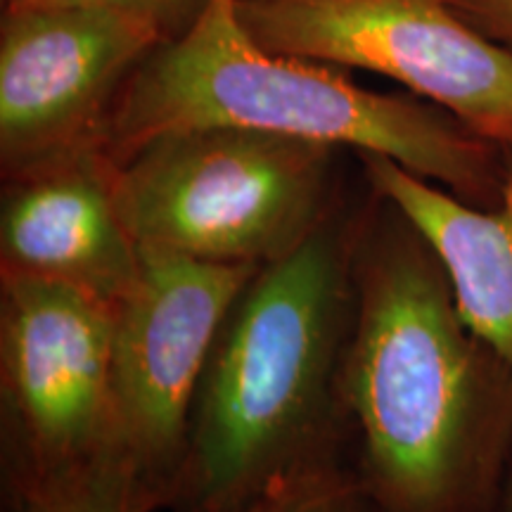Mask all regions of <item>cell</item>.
Here are the masks:
<instances>
[{
  "label": "cell",
  "instance_id": "5",
  "mask_svg": "<svg viewBox=\"0 0 512 512\" xmlns=\"http://www.w3.org/2000/svg\"><path fill=\"white\" fill-rule=\"evenodd\" d=\"M238 15L271 53L387 76L512 145V50L444 0H238Z\"/></svg>",
  "mask_w": 512,
  "mask_h": 512
},
{
  "label": "cell",
  "instance_id": "3",
  "mask_svg": "<svg viewBox=\"0 0 512 512\" xmlns=\"http://www.w3.org/2000/svg\"><path fill=\"white\" fill-rule=\"evenodd\" d=\"M214 126L389 157L479 209L503 197L501 145L411 93L370 91L335 64L261 48L238 0H211L181 36L145 57L114 100L100 147L121 164L162 133Z\"/></svg>",
  "mask_w": 512,
  "mask_h": 512
},
{
  "label": "cell",
  "instance_id": "15",
  "mask_svg": "<svg viewBox=\"0 0 512 512\" xmlns=\"http://www.w3.org/2000/svg\"><path fill=\"white\" fill-rule=\"evenodd\" d=\"M489 512H512V456L508 467H505V475L501 479V486H498V494Z\"/></svg>",
  "mask_w": 512,
  "mask_h": 512
},
{
  "label": "cell",
  "instance_id": "9",
  "mask_svg": "<svg viewBox=\"0 0 512 512\" xmlns=\"http://www.w3.org/2000/svg\"><path fill=\"white\" fill-rule=\"evenodd\" d=\"M140 273L117 202V162L86 145L3 174L0 275L74 287L110 309Z\"/></svg>",
  "mask_w": 512,
  "mask_h": 512
},
{
  "label": "cell",
  "instance_id": "12",
  "mask_svg": "<svg viewBox=\"0 0 512 512\" xmlns=\"http://www.w3.org/2000/svg\"><path fill=\"white\" fill-rule=\"evenodd\" d=\"M238 512H382L354 465H318L273 484Z\"/></svg>",
  "mask_w": 512,
  "mask_h": 512
},
{
  "label": "cell",
  "instance_id": "13",
  "mask_svg": "<svg viewBox=\"0 0 512 512\" xmlns=\"http://www.w3.org/2000/svg\"><path fill=\"white\" fill-rule=\"evenodd\" d=\"M211 0H8L5 8H29V5H95L131 12L152 22L166 41L181 36L197 17L207 10Z\"/></svg>",
  "mask_w": 512,
  "mask_h": 512
},
{
  "label": "cell",
  "instance_id": "10",
  "mask_svg": "<svg viewBox=\"0 0 512 512\" xmlns=\"http://www.w3.org/2000/svg\"><path fill=\"white\" fill-rule=\"evenodd\" d=\"M503 150V197L494 209L472 207L389 157L361 152L354 159L363 178L425 235L448 275L460 318L512 373V145Z\"/></svg>",
  "mask_w": 512,
  "mask_h": 512
},
{
  "label": "cell",
  "instance_id": "14",
  "mask_svg": "<svg viewBox=\"0 0 512 512\" xmlns=\"http://www.w3.org/2000/svg\"><path fill=\"white\" fill-rule=\"evenodd\" d=\"M465 22L512 50V0H444Z\"/></svg>",
  "mask_w": 512,
  "mask_h": 512
},
{
  "label": "cell",
  "instance_id": "1",
  "mask_svg": "<svg viewBox=\"0 0 512 512\" xmlns=\"http://www.w3.org/2000/svg\"><path fill=\"white\" fill-rule=\"evenodd\" d=\"M339 392L382 512L491 510L512 456V373L460 318L425 235L370 183Z\"/></svg>",
  "mask_w": 512,
  "mask_h": 512
},
{
  "label": "cell",
  "instance_id": "16",
  "mask_svg": "<svg viewBox=\"0 0 512 512\" xmlns=\"http://www.w3.org/2000/svg\"><path fill=\"white\" fill-rule=\"evenodd\" d=\"M5 3H8V0H3V5H5Z\"/></svg>",
  "mask_w": 512,
  "mask_h": 512
},
{
  "label": "cell",
  "instance_id": "8",
  "mask_svg": "<svg viewBox=\"0 0 512 512\" xmlns=\"http://www.w3.org/2000/svg\"><path fill=\"white\" fill-rule=\"evenodd\" d=\"M166 41L147 19L95 5L5 8L0 22L3 174L100 145L124 83Z\"/></svg>",
  "mask_w": 512,
  "mask_h": 512
},
{
  "label": "cell",
  "instance_id": "6",
  "mask_svg": "<svg viewBox=\"0 0 512 512\" xmlns=\"http://www.w3.org/2000/svg\"><path fill=\"white\" fill-rule=\"evenodd\" d=\"M114 309L74 287L0 275V392L10 494L114 441Z\"/></svg>",
  "mask_w": 512,
  "mask_h": 512
},
{
  "label": "cell",
  "instance_id": "2",
  "mask_svg": "<svg viewBox=\"0 0 512 512\" xmlns=\"http://www.w3.org/2000/svg\"><path fill=\"white\" fill-rule=\"evenodd\" d=\"M366 197L363 178V192L259 268L230 306L192 406L174 512H238L273 484L342 460L351 430L339 373Z\"/></svg>",
  "mask_w": 512,
  "mask_h": 512
},
{
  "label": "cell",
  "instance_id": "4",
  "mask_svg": "<svg viewBox=\"0 0 512 512\" xmlns=\"http://www.w3.org/2000/svg\"><path fill=\"white\" fill-rule=\"evenodd\" d=\"M342 147L249 128H188L117 164V202L140 247L264 268L349 197Z\"/></svg>",
  "mask_w": 512,
  "mask_h": 512
},
{
  "label": "cell",
  "instance_id": "11",
  "mask_svg": "<svg viewBox=\"0 0 512 512\" xmlns=\"http://www.w3.org/2000/svg\"><path fill=\"white\" fill-rule=\"evenodd\" d=\"M12 496V512H159L162 496L117 441L72 470Z\"/></svg>",
  "mask_w": 512,
  "mask_h": 512
},
{
  "label": "cell",
  "instance_id": "7",
  "mask_svg": "<svg viewBox=\"0 0 512 512\" xmlns=\"http://www.w3.org/2000/svg\"><path fill=\"white\" fill-rule=\"evenodd\" d=\"M254 266L140 247V273L114 309V441L169 508L197 389Z\"/></svg>",
  "mask_w": 512,
  "mask_h": 512
}]
</instances>
